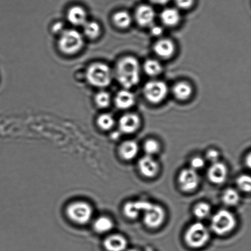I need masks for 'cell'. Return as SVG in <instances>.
Here are the masks:
<instances>
[{
    "instance_id": "obj_40",
    "label": "cell",
    "mask_w": 251,
    "mask_h": 251,
    "mask_svg": "<svg viewBox=\"0 0 251 251\" xmlns=\"http://www.w3.org/2000/svg\"><path fill=\"white\" fill-rule=\"evenodd\" d=\"M145 251H154L152 249L151 247H148L146 248V250H145Z\"/></svg>"
},
{
    "instance_id": "obj_21",
    "label": "cell",
    "mask_w": 251,
    "mask_h": 251,
    "mask_svg": "<svg viewBox=\"0 0 251 251\" xmlns=\"http://www.w3.org/2000/svg\"><path fill=\"white\" fill-rule=\"evenodd\" d=\"M83 36L90 40H95L101 34V27L95 21H87L83 26Z\"/></svg>"
},
{
    "instance_id": "obj_5",
    "label": "cell",
    "mask_w": 251,
    "mask_h": 251,
    "mask_svg": "<svg viewBox=\"0 0 251 251\" xmlns=\"http://www.w3.org/2000/svg\"><path fill=\"white\" fill-rule=\"evenodd\" d=\"M236 225L237 220L235 216L227 210H219L211 219V229L218 235L228 234L234 229Z\"/></svg>"
},
{
    "instance_id": "obj_26",
    "label": "cell",
    "mask_w": 251,
    "mask_h": 251,
    "mask_svg": "<svg viewBox=\"0 0 251 251\" xmlns=\"http://www.w3.org/2000/svg\"><path fill=\"white\" fill-rule=\"evenodd\" d=\"M211 208L210 204L201 201L196 204L193 208V214L196 218L199 220H204L210 216Z\"/></svg>"
},
{
    "instance_id": "obj_35",
    "label": "cell",
    "mask_w": 251,
    "mask_h": 251,
    "mask_svg": "<svg viewBox=\"0 0 251 251\" xmlns=\"http://www.w3.org/2000/svg\"><path fill=\"white\" fill-rule=\"evenodd\" d=\"M65 29V26H64V25L61 22H55V23L53 25L52 27H51V30H52L53 33L58 34L59 35H60Z\"/></svg>"
},
{
    "instance_id": "obj_36",
    "label": "cell",
    "mask_w": 251,
    "mask_h": 251,
    "mask_svg": "<svg viewBox=\"0 0 251 251\" xmlns=\"http://www.w3.org/2000/svg\"><path fill=\"white\" fill-rule=\"evenodd\" d=\"M151 34L152 35L154 36H159L160 35H161V34L162 33V32H163V30H162V28L161 27H160L159 26H152L151 29Z\"/></svg>"
},
{
    "instance_id": "obj_9",
    "label": "cell",
    "mask_w": 251,
    "mask_h": 251,
    "mask_svg": "<svg viewBox=\"0 0 251 251\" xmlns=\"http://www.w3.org/2000/svg\"><path fill=\"white\" fill-rule=\"evenodd\" d=\"M179 188L184 193H193L198 188L200 177L197 172L191 168L182 170L178 177Z\"/></svg>"
},
{
    "instance_id": "obj_28",
    "label": "cell",
    "mask_w": 251,
    "mask_h": 251,
    "mask_svg": "<svg viewBox=\"0 0 251 251\" xmlns=\"http://www.w3.org/2000/svg\"><path fill=\"white\" fill-rule=\"evenodd\" d=\"M97 124L100 129L109 130L114 127L115 121L112 115L104 113L98 117Z\"/></svg>"
},
{
    "instance_id": "obj_10",
    "label": "cell",
    "mask_w": 251,
    "mask_h": 251,
    "mask_svg": "<svg viewBox=\"0 0 251 251\" xmlns=\"http://www.w3.org/2000/svg\"><path fill=\"white\" fill-rule=\"evenodd\" d=\"M138 169L143 176L152 178L159 174V166L153 156L145 155L139 159Z\"/></svg>"
},
{
    "instance_id": "obj_2",
    "label": "cell",
    "mask_w": 251,
    "mask_h": 251,
    "mask_svg": "<svg viewBox=\"0 0 251 251\" xmlns=\"http://www.w3.org/2000/svg\"><path fill=\"white\" fill-rule=\"evenodd\" d=\"M85 77L88 83L93 87L104 88L111 83L114 73L107 64L95 62L88 66Z\"/></svg>"
},
{
    "instance_id": "obj_31",
    "label": "cell",
    "mask_w": 251,
    "mask_h": 251,
    "mask_svg": "<svg viewBox=\"0 0 251 251\" xmlns=\"http://www.w3.org/2000/svg\"><path fill=\"white\" fill-rule=\"evenodd\" d=\"M236 184L238 189L243 193H250L251 190V178L248 175H242L238 176Z\"/></svg>"
},
{
    "instance_id": "obj_12",
    "label": "cell",
    "mask_w": 251,
    "mask_h": 251,
    "mask_svg": "<svg viewBox=\"0 0 251 251\" xmlns=\"http://www.w3.org/2000/svg\"><path fill=\"white\" fill-rule=\"evenodd\" d=\"M140 118L134 114H127L120 118L119 123L120 131L125 134H133L139 129Z\"/></svg>"
},
{
    "instance_id": "obj_30",
    "label": "cell",
    "mask_w": 251,
    "mask_h": 251,
    "mask_svg": "<svg viewBox=\"0 0 251 251\" xmlns=\"http://www.w3.org/2000/svg\"><path fill=\"white\" fill-rule=\"evenodd\" d=\"M144 150L145 153L148 156H153L154 155L158 153L161 150L159 143L156 140L149 139L145 142Z\"/></svg>"
},
{
    "instance_id": "obj_25",
    "label": "cell",
    "mask_w": 251,
    "mask_h": 251,
    "mask_svg": "<svg viewBox=\"0 0 251 251\" xmlns=\"http://www.w3.org/2000/svg\"><path fill=\"white\" fill-rule=\"evenodd\" d=\"M221 199L226 206H234L240 202V195L236 189L229 188L224 191Z\"/></svg>"
},
{
    "instance_id": "obj_8",
    "label": "cell",
    "mask_w": 251,
    "mask_h": 251,
    "mask_svg": "<svg viewBox=\"0 0 251 251\" xmlns=\"http://www.w3.org/2000/svg\"><path fill=\"white\" fill-rule=\"evenodd\" d=\"M143 90L145 98L152 104L161 102L168 93V87L166 83L159 80H152L147 83Z\"/></svg>"
},
{
    "instance_id": "obj_29",
    "label": "cell",
    "mask_w": 251,
    "mask_h": 251,
    "mask_svg": "<svg viewBox=\"0 0 251 251\" xmlns=\"http://www.w3.org/2000/svg\"><path fill=\"white\" fill-rule=\"evenodd\" d=\"M111 96L106 91L101 90L98 92L95 97V102L100 109H106L111 103Z\"/></svg>"
},
{
    "instance_id": "obj_1",
    "label": "cell",
    "mask_w": 251,
    "mask_h": 251,
    "mask_svg": "<svg viewBox=\"0 0 251 251\" xmlns=\"http://www.w3.org/2000/svg\"><path fill=\"white\" fill-rule=\"evenodd\" d=\"M140 65L136 58L126 56L119 61L115 75L118 82L125 89H130L140 81Z\"/></svg>"
},
{
    "instance_id": "obj_14",
    "label": "cell",
    "mask_w": 251,
    "mask_h": 251,
    "mask_svg": "<svg viewBox=\"0 0 251 251\" xmlns=\"http://www.w3.org/2000/svg\"><path fill=\"white\" fill-rule=\"evenodd\" d=\"M67 19L74 26H83L88 21L87 11L80 6L71 7L67 12Z\"/></svg>"
},
{
    "instance_id": "obj_4",
    "label": "cell",
    "mask_w": 251,
    "mask_h": 251,
    "mask_svg": "<svg viewBox=\"0 0 251 251\" xmlns=\"http://www.w3.org/2000/svg\"><path fill=\"white\" fill-rule=\"evenodd\" d=\"M210 238V233L207 227L201 223L191 225L184 233L186 244L193 249H199L207 244Z\"/></svg>"
},
{
    "instance_id": "obj_39",
    "label": "cell",
    "mask_w": 251,
    "mask_h": 251,
    "mask_svg": "<svg viewBox=\"0 0 251 251\" xmlns=\"http://www.w3.org/2000/svg\"><path fill=\"white\" fill-rule=\"evenodd\" d=\"M122 133L120 131H115L113 132L111 135V138L114 140H118L120 139V135H121Z\"/></svg>"
},
{
    "instance_id": "obj_38",
    "label": "cell",
    "mask_w": 251,
    "mask_h": 251,
    "mask_svg": "<svg viewBox=\"0 0 251 251\" xmlns=\"http://www.w3.org/2000/svg\"><path fill=\"white\" fill-rule=\"evenodd\" d=\"M245 163L246 165H247L248 168L250 169L251 166V155L250 152L247 155V156L246 157Z\"/></svg>"
},
{
    "instance_id": "obj_32",
    "label": "cell",
    "mask_w": 251,
    "mask_h": 251,
    "mask_svg": "<svg viewBox=\"0 0 251 251\" xmlns=\"http://www.w3.org/2000/svg\"><path fill=\"white\" fill-rule=\"evenodd\" d=\"M205 160L201 156H196L192 158L190 161V168L194 171H198L205 166Z\"/></svg>"
},
{
    "instance_id": "obj_3",
    "label": "cell",
    "mask_w": 251,
    "mask_h": 251,
    "mask_svg": "<svg viewBox=\"0 0 251 251\" xmlns=\"http://www.w3.org/2000/svg\"><path fill=\"white\" fill-rule=\"evenodd\" d=\"M84 36L75 29H65L58 41L59 50L64 55L72 56L80 52L84 46Z\"/></svg>"
},
{
    "instance_id": "obj_23",
    "label": "cell",
    "mask_w": 251,
    "mask_h": 251,
    "mask_svg": "<svg viewBox=\"0 0 251 251\" xmlns=\"http://www.w3.org/2000/svg\"><path fill=\"white\" fill-rule=\"evenodd\" d=\"M112 21L117 28L126 29L131 24L132 17L127 12L120 11L114 14L112 17Z\"/></svg>"
},
{
    "instance_id": "obj_41",
    "label": "cell",
    "mask_w": 251,
    "mask_h": 251,
    "mask_svg": "<svg viewBox=\"0 0 251 251\" xmlns=\"http://www.w3.org/2000/svg\"><path fill=\"white\" fill-rule=\"evenodd\" d=\"M127 251H140L137 250L136 249H130L129 250H127Z\"/></svg>"
},
{
    "instance_id": "obj_33",
    "label": "cell",
    "mask_w": 251,
    "mask_h": 251,
    "mask_svg": "<svg viewBox=\"0 0 251 251\" xmlns=\"http://www.w3.org/2000/svg\"><path fill=\"white\" fill-rule=\"evenodd\" d=\"M220 157V152H219L217 150L215 149L208 150L205 154L206 159L212 164L218 162Z\"/></svg>"
},
{
    "instance_id": "obj_34",
    "label": "cell",
    "mask_w": 251,
    "mask_h": 251,
    "mask_svg": "<svg viewBox=\"0 0 251 251\" xmlns=\"http://www.w3.org/2000/svg\"><path fill=\"white\" fill-rule=\"evenodd\" d=\"M194 0H176V6L181 9L191 8L194 4Z\"/></svg>"
},
{
    "instance_id": "obj_13",
    "label": "cell",
    "mask_w": 251,
    "mask_h": 251,
    "mask_svg": "<svg viewBox=\"0 0 251 251\" xmlns=\"http://www.w3.org/2000/svg\"><path fill=\"white\" fill-rule=\"evenodd\" d=\"M155 19L154 10L149 5L143 4L135 12V19L140 26L147 27L152 25Z\"/></svg>"
},
{
    "instance_id": "obj_7",
    "label": "cell",
    "mask_w": 251,
    "mask_h": 251,
    "mask_svg": "<svg viewBox=\"0 0 251 251\" xmlns=\"http://www.w3.org/2000/svg\"><path fill=\"white\" fill-rule=\"evenodd\" d=\"M68 218L78 225H85L92 218L93 210L89 203L84 201H75L66 208Z\"/></svg>"
},
{
    "instance_id": "obj_6",
    "label": "cell",
    "mask_w": 251,
    "mask_h": 251,
    "mask_svg": "<svg viewBox=\"0 0 251 251\" xmlns=\"http://www.w3.org/2000/svg\"><path fill=\"white\" fill-rule=\"evenodd\" d=\"M142 214L145 225L152 229L159 227L166 218V211L162 206L147 201H144Z\"/></svg>"
},
{
    "instance_id": "obj_16",
    "label": "cell",
    "mask_w": 251,
    "mask_h": 251,
    "mask_svg": "<svg viewBox=\"0 0 251 251\" xmlns=\"http://www.w3.org/2000/svg\"><path fill=\"white\" fill-rule=\"evenodd\" d=\"M104 246L107 251H125L127 247V240L124 235H111L105 238Z\"/></svg>"
},
{
    "instance_id": "obj_17",
    "label": "cell",
    "mask_w": 251,
    "mask_h": 251,
    "mask_svg": "<svg viewBox=\"0 0 251 251\" xmlns=\"http://www.w3.org/2000/svg\"><path fill=\"white\" fill-rule=\"evenodd\" d=\"M139 147L134 140H126L120 145L119 153L125 161H131L137 156Z\"/></svg>"
},
{
    "instance_id": "obj_19",
    "label": "cell",
    "mask_w": 251,
    "mask_h": 251,
    "mask_svg": "<svg viewBox=\"0 0 251 251\" xmlns=\"http://www.w3.org/2000/svg\"><path fill=\"white\" fill-rule=\"evenodd\" d=\"M144 201H129L123 208L124 215L129 220H135L142 213Z\"/></svg>"
},
{
    "instance_id": "obj_18",
    "label": "cell",
    "mask_w": 251,
    "mask_h": 251,
    "mask_svg": "<svg viewBox=\"0 0 251 251\" xmlns=\"http://www.w3.org/2000/svg\"><path fill=\"white\" fill-rule=\"evenodd\" d=\"M135 97L127 89L122 90L117 93L115 97V104L118 109L126 110L130 109L135 103Z\"/></svg>"
},
{
    "instance_id": "obj_24",
    "label": "cell",
    "mask_w": 251,
    "mask_h": 251,
    "mask_svg": "<svg viewBox=\"0 0 251 251\" xmlns=\"http://www.w3.org/2000/svg\"><path fill=\"white\" fill-rule=\"evenodd\" d=\"M114 227L113 221L107 216H100L95 220L93 224V228L96 232L105 233L110 232Z\"/></svg>"
},
{
    "instance_id": "obj_20",
    "label": "cell",
    "mask_w": 251,
    "mask_h": 251,
    "mask_svg": "<svg viewBox=\"0 0 251 251\" xmlns=\"http://www.w3.org/2000/svg\"><path fill=\"white\" fill-rule=\"evenodd\" d=\"M181 16L178 10L174 8H167L162 11L161 20L162 24L167 26L176 25L180 21Z\"/></svg>"
},
{
    "instance_id": "obj_11",
    "label": "cell",
    "mask_w": 251,
    "mask_h": 251,
    "mask_svg": "<svg viewBox=\"0 0 251 251\" xmlns=\"http://www.w3.org/2000/svg\"><path fill=\"white\" fill-rule=\"evenodd\" d=\"M227 167L223 162H215L208 170V178L213 184L218 185L223 184L227 179Z\"/></svg>"
},
{
    "instance_id": "obj_15",
    "label": "cell",
    "mask_w": 251,
    "mask_h": 251,
    "mask_svg": "<svg viewBox=\"0 0 251 251\" xmlns=\"http://www.w3.org/2000/svg\"><path fill=\"white\" fill-rule=\"evenodd\" d=\"M176 50L175 45L171 40L168 39H161L157 41L154 46V51L157 56L162 59L172 57Z\"/></svg>"
},
{
    "instance_id": "obj_22",
    "label": "cell",
    "mask_w": 251,
    "mask_h": 251,
    "mask_svg": "<svg viewBox=\"0 0 251 251\" xmlns=\"http://www.w3.org/2000/svg\"><path fill=\"white\" fill-rule=\"evenodd\" d=\"M193 92L191 86L188 83L181 82L177 83L173 88L175 97L177 100H184L189 99Z\"/></svg>"
},
{
    "instance_id": "obj_37",
    "label": "cell",
    "mask_w": 251,
    "mask_h": 251,
    "mask_svg": "<svg viewBox=\"0 0 251 251\" xmlns=\"http://www.w3.org/2000/svg\"><path fill=\"white\" fill-rule=\"evenodd\" d=\"M152 3L157 4V5H164L170 1V0H150Z\"/></svg>"
},
{
    "instance_id": "obj_27",
    "label": "cell",
    "mask_w": 251,
    "mask_h": 251,
    "mask_svg": "<svg viewBox=\"0 0 251 251\" xmlns=\"http://www.w3.org/2000/svg\"><path fill=\"white\" fill-rule=\"evenodd\" d=\"M145 72L151 77H155L160 75L162 71L161 63L157 60L150 59L145 61L144 65Z\"/></svg>"
}]
</instances>
